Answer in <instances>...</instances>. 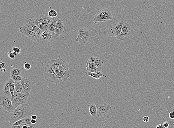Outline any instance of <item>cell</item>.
I'll return each instance as SVG.
<instances>
[{
	"label": "cell",
	"mask_w": 174,
	"mask_h": 128,
	"mask_svg": "<svg viewBox=\"0 0 174 128\" xmlns=\"http://www.w3.org/2000/svg\"><path fill=\"white\" fill-rule=\"evenodd\" d=\"M91 35V30L88 28L82 27L80 29L77 33L76 41L80 43H85L88 42Z\"/></svg>",
	"instance_id": "obj_6"
},
{
	"label": "cell",
	"mask_w": 174,
	"mask_h": 128,
	"mask_svg": "<svg viewBox=\"0 0 174 128\" xmlns=\"http://www.w3.org/2000/svg\"><path fill=\"white\" fill-rule=\"evenodd\" d=\"M1 105L3 108L8 112L11 113L15 110L12 104L11 97L4 95H1Z\"/></svg>",
	"instance_id": "obj_7"
},
{
	"label": "cell",
	"mask_w": 174,
	"mask_h": 128,
	"mask_svg": "<svg viewBox=\"0 0 174 128\" xmlns=\"http://www.w3.org/2000/svg\"><path fill=\"white\" fill-rule=\"evenodd\" d=\"M35 127V125H32V126H31L29 127H28V128H34V127Z\"/></svg>",
	"instance_id": "obj_46"
},
{
	"label": "cell",
	"mask_w": 174,
	"mask_h": 128,
	"mask_svg": "<svg viewBox=\"0 0 174 128\" xmlns=\"http://www.w3.org/2000/svg\"><path fill=\"white\" fill-rule=\"evenodd\" d=\"M22 78L20 75H10V78L15 82H20L22 80Z\"/></svg>",
	"instance_id": "obj_29"
},
{
	"label": "cell",
	"mask_w": 174,
	"mask_h": 128,
	"mask_svg": "<svg viewBox=\"0 0 174 128\" xmlns=\"http://www.w3.org/2000/svg\"><path fill=\"white\" fill-rule=\"evenodd\" d=\"M58 15L57 12L55 10L52 9L50 10L48 12V16L51 17H56Z\"/></svg>",
	"instance_id": "obj_30"
},
{
	"label": "cell",
	"mask_w": 174,
	"mask_h": 128,
	"mask_svg": "<svg viewBox=\"0 0 174 128\" xmlns=\"http://www.w3.org/2000/svg\"><path fill=\"white\" fill-rule=\"evenodd\" d=\"M30 93L29 92H22L21 93L20 97H19V105L20 104H26Z\"/></svg>",
	"instance_id": "obj_22"
},
{
	"label": "cell",
	"mask_w": 174,
	"mask_h": 128,
	"mask_svg": "<svg viewBox=\"0 0 174 128\" xmlns=\"http://www.w3.org/2000/svg\"><path fill=\"white\" fill-rule=\"evenodd\" d=\"M163 126H164V127L165 128H169V124L168 122L167 121L164 122V123H163Z\"/></svg>",
	"instance_id": "obj_40"
},
{
	"label": "cell",
	"mask_w": 174,
	"mask_h": 128,
	"mask_svg": "<svg viewBox=\"0 0 174 128\" xmlns=\"http://www.w3.org/2000/svg\"><path fill=\"white\" fill-rule=\"evenodd\" d=\"M54 60L55 72H60V66H59V59H56Z\"/></svg>",
	"instance_id": "obj_28"
},
{
	"label": "cell",
	"mask_w": 174,
	"mask_h": 128,
	"mask_svg": "<svg viewBox=\"0 0 174 128\" xmlns=\"http://www.w3.org/2000/svg\"><path fill=\"white\" fill-rule=\"evenodd\" d=\"M58 19V18L57 17H53V20L49 25L48 30L53 32H55L56 29V22H57Z\"/></svg>",
	"instance_id": "obj_23"
},
{
	"label": "cell",
	"mask_w": 174,
	"mask_h": 128,
	"mask_svg": "<svg viewBox=\"0 0 174 128\" xmlns=\"http://www.w3.org/2000/svg\"><path fill=\"white\" fill-rule=\"evenodd\" d=\"M15 83L14 80L11 78L9 79L4 84L3 88V92L4 93V95L7 96L11 97V94L10 91V86L12 84Z\"/></svg>",
	"instance_id": "obj_16"
},
{
	"label": "cell",
	"mask_w": 174,
	"mask_h": 128,
	"mask_svg": "<svg viewBox=\"0 0 174 128\" xmlns=\"http://www.w3.org/2000/svg\"><path fill=\"white\" fill-rule=\"evenodd\" d=\"M7 54H8V57L12 59H15V55L13 54L12 51H9V52L7 53Z\"/></svg>",
	"instance_id": "obj_36"
},
{
	"label": "cell",
	"mask_w": 174,
	"mask_h": 128,
	"mask_svg": "<svg viewBox=\"0 0 174 128\" xmlns=\"http://www.w3.org/2000/svg\"><path fill=\"white\" fill-rule=\"evenodd\" d=\"M60 72L67 79L69 77V64L62 58H59Z\"/></svg>",
	"instance_id": "obj_10"
},
{
	"label": "cell",
	"mask_w": 174,
	"mask_h": 128,
	"mask_svg": "<svg viewBox=\"0 0 174 128\" xmlns=\"http://www.w3.org/2000/svg\"><path fill=\"white\" fill-rule=\"evenodd\" d=\"M11 128H22L20 126H15V125H12Z\"/></svg>",
	"instance_id": "obj_42"
},
{
	"label": "cell",
	"mask_w": 174,
	"mask_h": 128,
	"mask_svg": "<svg viewBox=\"0 0 174 128\" xmlns=\"http://www.w3.org/2000/svg\"><path fill=\"white\" fill-rule=\"evenodd\" d=\"M96 106L97 108V116L99 117L108 114L112 109L111 106L107 103L101 104L97 103L96 104Z\"/></svg>",
	"instance_id": "obj_8"
},
{
	"label": "cell",
	"mask_w": 174,
	"mask_h": 128,
	"mask_svg": "<svg viewBox=\"0 0 174 128\" xmlns=\"http://www.w3.org/2000/svg\"><path fill=\"white\" fill-rule=\"evenodd\" d=\"M22 70L18 67H15L10 72V75H21Z\"/></svg>",
	"instance_id": "obj_27"
},
{
	"label": "cell",
	"mask_w": 174,
	"mask_h": 128,
	"mask_svg": "<svg viewBox=\"0 0 174 128\" xmlns=\"http://www.w3.org/2000/svg\"><path fill=\"white\" fill-rule=\"evenodd\" d=\"M15 92L20 93L23 92V86L20 81L15 82Z\"/></svg>",
	"instance_id": "obj_26"
},
{
	"label": "cell",
	"mask_w": 174,
	"mask_h": 128,
	"mask_svg": "<svg viewBox=\"0 0 174 128\" xmlns=\"http://www.w3.org/2000/svg\"><path fill=\"white\" fill-rule=\"evenodd\" d=\"M43 76L46 81L49 82H53L56 85L63 83L68 80V79L65 77L60 72H55L54 73L44 72Z\"/></svg>",
	"instance_id": "obj_4"
},
{
	"label": "cell",
	"mask_w": 174,
	"mask_h": 128,
	"mask_svg": "<svg viewBox=\"0 0 174 128\" xmlns=\"http://www.w3.org/2000/svg\"><path fill=\"white\" fill-rule=\"evenodd\" d=\"M113 17L110 10L107 8H103L99 10L95 15L93 20V22L97 23L98 22H105L112 20Z\"/></svg>",
	"instance_id": "obj_3"
},
{
	"label": "cell",
	"mask_w": 174,
	"mask_h": 128,
	"mask_svg": "<svg viewBox=\"0 0 174 128\" xmlns=\"http://www.w3.org/2000/svg\"><path fill=\"white\" fill-rule=\"evenodd\" d=\"M163 127H164L163 125L162 124H160L157 125L156 128H163Z\"/></svg>",
	"instance_id": "obj_44"
},
{
	"label": "cell",
	"mask_w": 174,
	"mask_h": 128,
	"mask_svg": "<svg viewBox=\"0 0 174 128\" xmlns=\"http://www.w3.org/2000/svg\"><path fill=\"white\" fill-rule=\"evenodd\" d=\"M124 23V22L121 21L113 25L111 30V33L115 35V37L118 36L121 33L123 24Z\"/></svg>",
	"instance_id": "obj_12"
},
{
	"label": "cell",
	"mask_w": 174,
	"mask_h": 128,
	"mask_svg": "<svg viewBox=\"0 0 174 128\" xmlns=\"http://www.w3.org/2000/svg\"><path fill=\"white\" fill-rule=\"evenodd\" d=\"M132 28L128 23L125 22L123 24L122 29L121 33L118 36H116L117 39L120 40H124L127 39L130 35Z\"/></svg>",
	"instance_id": "obj_9"
},
{
	"label": "cell",
	"mask_w": 174,
	"mask_h": 128,
	"mask_svg": "<svg viewBox=\"0 0 174 128\" xmlns=\"http://www.w3.org/2000/svg\"><path fill=\"white\" fill-rule=\"evenodd\" d=\"M12 49L13 50L12 52L15 56L18 55L21 52V50L20 48H17V47H13Z\"/></svg>",
	"instance_id": "obj_31"
},
{
	"label": "cell",
	"mask_w": 174,
	"mask_h": 128,
	"mask_svg": "<svg viewBox=\"0 0 174 128\" xmlns=\"http://www.w3.org/2000/svg\"><path fill=\"white\" fill-rule=\"evenodd\" d=\"M23 121H24V119H21V120H18L13 124V125H15V126H20L21 124Z\"/></svg>",
	"instance_id": "obj_35"
},
{
	"label": "cell",
	"mask_w": 174,
	"mask_h": 128,
	"mask_svg": "<svg viewBox=\"0 0 174 128\" xmlns=\"http://www.w3.org/2000/svg\"><path fill=\"white\" fill-rule=\"evenodd\" d=\"M29 22L30 23L31 26H32L33 31L35 32L37 35H38V36L40 37V36H41L42 33L43 32L42 31L41 29H40L36 25H35V23L31 22Z\"/></svg>",
	"instance_id": "obj_25"
},
{
	"label": "cell",
	"mask_w": 174,
	"mask_h": 128,
	"mask_svg": "<svg viewBox=\"0 0 174 128\" xmlns=\"http://www.w3.org/2000/svg\"><path fill=\"white\" fill-rule=\"evenodd\" d=\"M37 123V120H34V119H32L31 120V123L32 124L35 125Z\"/></svg>",
	"instance_id": "obj_43"
},
{
	"label": "cell",
	"mask_w": 174,
	"mask_h": 128,
	"mask_svg": "<svg viewBox=\"0 0 174 128\" xmlns=\"http://www.w3.org/2000/svg\"><path fill=\"white\" fill-rule=\"evenodd\" d=\"M86 74L88 77H93L96 79H99L101 77L105 76V75L103 74L100 72H91L90 71H87L86 72Z\"/></svg>",
	"instance_id": "obj_20"
},
{
	"label": "cell",
	"mask_w": 174,
	"mask_h": 128,
	"mask_svg": "<svg viewBox=\"0 0 174 128\" xmlns=\"http://www.w3.org/2000/svg\"><path fill=\"white\" fill-rule=\"evenodd\" d=\"M24 68L26 70H28L30 69L31 68V64L29 63L25 62V64H24Z\"/></svg>",
	"instance_id": "obj_34"
},
{
	"label": "cell",
	"mask_w": 174,
	"mask_h": 128,
	"mask_svg": "<svg viewBox=\"0 0 174 128\" xmlns=\"http://www.w3.org/2000/svg\"><path fill=\"white\" fill-rule=\"evenodd\" d=\"M65 28L64 22L63 20L58 18L56 22V29L55 33L59 36L64 33Z\"/></svg>",
	"instance_id": "obj_13"
},
{
	"label": "cell",
	"mask_w": 174,
	"mask_h": 128,
	"mask_svg": "<svg viewBox=\"0 0 174 128\" xmlns=\"http://www.w3.org/2000/svg\"><path fill=\"white\" fill-rule=\"evenodd\" d=\"M22 35L28 37L32 40L36 41L37 42L39 40L40 37L37 35L33 30H29L22 33Z\"/></svg>",
	"instance_id": "obj_17"
},
{
	"label": "cell",
	"mask_w": 174,
	"mask_h": 128,
	"mask_svg": "<svg viewBox=\"0 0 174 128\" xmlns=\"http://www.w3.org/2000/svg\"><path fill=\"white\" fill-rule=\"evenodd\" d=\"M163 128H164V127H163Z\"/></svg>",
	"instance_id": "obj_48"
},
{
	"label": "cell",
	"mask_w": 174,
	"mask_h": 128,
	"mask_svg": "<svg viewBox=\"0 0 174 128\" xmlns=\"http://www.w3.org/2000/svg\"><path fill=\"white\" fill-rule=\"evenodd\" d=\"M29 30H33L32 26L30 22L27 23L25 25L21 26L19 29V31L21 33Z\"/></svg>",
	"instance_id": "obj_24"
},
{
	"label": "cell",
	"mask_w": 174,
	"mask_h": 128,
	"mask_svg": "<svg viewBox=\"0 0 174 128\" xmlns=\"http://www.w3.org/2000/svg\"><path fill=\"white\" fill-rule=\"evenodd\" d=\"M22 86H23V92L30 93L32 87V82L29 79L22 78L21 81Z\"/></svg>",
	"instance_id": "obj_14"
},
{
	"label": "cell",
	"mask_w": 174,
	"mask_h": 128,
	"mask_svg": "<svg viewBox=\"0 0 174 128\" xmlns=\"http://www.w3.org/2000/svg\"><path fill=\"white\" fill-rule=\"evenodd\" d=\"M59 36L55 32L47 30L42 33L38 43L41 45H48L57 40Z\"/></svg>",
	"instance_id": "obj_2"
},
{
	"label": "cell",
	"mask_w": 174,
	"mask_h": 128,
	"mask_svg": "<svg viewBox=\"0 0 174 128\" xmlns=\"http://www.w3.org/2000/svg\"><path fill=\"white\" fill-rule=\"evenodd\" d=\"M29 21L35 23L42 32L47 30L48 29V25L38 21L34 17L31 18L29 20Z\"/></svg>",
	"instance_id": "obj_18"
},
{
	"label": "cell",
	"mask_w": 174,
	"mask_h": 128,
	"mask_svg": "<svg viewBox=\"0 0 174 128\" xmlns=\"http://www.w3.org/2000/svg\"><path fill=\"white\" fill-rule=\"evenodd\" d=\"M28 127L27 126H25L23 127H22V128H28Z\"/></svg>",
	"instance_id": "obj_47"
},
{
	"label": "cell",
	"mask_w": 174,
	"mask_h": 128,
	"mask_svg": "<svg viewBox=\"0 0 174 128\" xmlns=\"http://www.w3.org/2000/svg\"><path fill=\"white\" fill-rule=\"evenodd\" d=\"M149 117L147 116H145V117L143 118V121L145 122V123H148V122L149 121Z\"/></svg>",
	"instance_id": "obj_37"
},
{
	"label": "cell",
	"mask_w": 174,
	"mask_h": 128,
	"mask_svg": "<svg viewBox=\"0 0 174 128\" xmlns=\"http://www.w3.org/2000/svg\"><path fill=\"white\" fill-rule=\"evenodd\" d=\"M27 126L28 127H29L30 126H29V125H28V124H27L26 123V122H25V121H23V122H22V123L21 124L20 126V127L22 128V127H23V126Z\"/></svg>",
	"instance_id": "obj_41"
},
{
	"label": "cell",
	"mask_w": 174,
	"mask_h": 128,
	"mask_svg": "<svg viewBox=\"0 0 174 128\" xmlns=\"http://www.w3.org/2000/svg\"><path fill=\"white\" fill-rule=\"evenodd\" d=\"M15 83L12 84L10 86V94H11V97L13 96L15 93Z\"/></svg>",
	"instance_id": "obj_32"
},
{
	"label": "cell",
	"mask_w": 174,
	"mask_h": 128,
	"mask_svg": "<svg viewBox=\"0 0 174 128\" xmlns=\"http://www.w3.org/2000/svg\"><path fill=\"white\" fill-rule=\"evenodd\" d=\"M168 123L169 124V128H174V122L172 121H169Z\"/></svg>",
	"instance_id": "obj_38"
},
{
	"label": "cell",
	"mask_w": 174,
	"mask_h": 128,
	"mask_svg": "<svg viewBox=\"0 0 174 128\" xmlns=\"http://www.w3.org/2000/svg\"><path fill=\"white\" fill-rule=\"evenodd\" d=\"M32 118L30 117H25V118L24 119V121L26 122V123L28 125H29V126H32V125H33L32 124V123H31V120H32Z\"/></svg>",
	"instance_id": "obj_33"
},
{
	"label": "cell",
	"mask_w": 174,
	"mask_h": 128,
	"mask_svg": "<svg viewBox=\"0 0 174 128\" xmlns=\"http://www.w3.org/2000/svg\"><path fill=\"white\" fill-rule=\"evenodd\" d=\"M88 106L89 108V112L91 117H96L97 114L96 104L94 103L91 102L89 103Z\"/></svg>",
	"instance_id": "obj_21"
},
{
	"label": "cell",
	"mask_w": 174,
	"mask_h": 128,
	"mask_svg": "<svg viewBox=\"0 0 174 128\" xmlns=\"http://www.w3.org/2000/svg\"><path fill=\"white\" fill-rule=\"evenodd\" d=\"M169 118L170 119H174V112L171 111L170 112L169 114Z\"/></svg>",
	"instance_id": "obj_39"
},
{
	"label": "cell",
	"mask_w": 174,
	"mask_h": 128,
	"mask_svg": "<svg viewBox=\"0 0 174 128\" xmlns=\"http://www.w3.org/2000/svg\"><path fill=\"white\" fill-rule=\"evenodd\" d=\"M87 71L91 72H100L102 69V64L97 57H91L88 60L86 65Z\"/></svg>",
	"instance_id": "obj_5"
},
{
	"label": "cell",
	"mask_w": 174,
	"mask_h": 128,
	"mask_svg": "<svg viewBox=\"0 0 174 128\" xmlns=\"http://www.w3.org/2000/svg\"><path fill=\"white\" fill-rule=\"evenodd\" d=\"M34 17L38 21L48 25H49L50 23L53 20V17L45 15L44 14L35 16H34Z\"/></svg>",
	"instance_id": "obj_15"
},
{
	"label": "cell",
	"mask_w": 174,
	"mask_h": 128,
	"mask_svg": "<svg viewBox=\"0 0 174 128\" xmlns=\"http://www.w3.org/2000/svg\"><path fill=\"white\" fill-rule=\"evenodd\" d=\"M20 95V93L15 92L13 96L11 97L12 104L13 106L15 109L17 108L19 105V100Z\"/></svg>",
	"instance_id": "obj_19"
},
{
	"label": "cell",
	"mask_w": 174,
	"mask_h": 128,
	"mask_svg": "<svg viewBox=\"0 0 174 128\" xmlns=\"http://www.w3.org/2000/svg\"><path fill=\"white\" fill-rule=\"evenodd\" d=\"M32 114V110L29 104H20L12 112L10 113L9 123L10 126H12L17 121L24 119Z\"/></svg>",
	"instance_id": "obj_1"
},
{
	"label": "cell",
	"mask_w": 174,
	"mask_h": 128,
	"mask_svg": "<svg viewBox=\"0 0 174 128\" xmlns=\"http://www.w3.org/2000/svg\"><path fill=\"white\" fill-rule=\"evenodd\" d=\"M31 117L32 119H34V120H36L37 119V116L36 115H32Z\"/></svg>",
	"instance_id": "obj_45"
},
{
	"label": "cell",
	"mask_w": 174,
	"mask_h": 128,
	"mask_svg": "<svg viewBox=\"0 0 174 128\" xmlns=\"http://www.w3.org/2000/svg\"><path fill=\"white\" fill-rule=\"evenodd\" d=\"M42 67L44 72L48 73H54L55 72L54 60H52L48 61H44L42 63Z\"/></svg>",
	"instance_id": "obj_11"
}]
</instances>
